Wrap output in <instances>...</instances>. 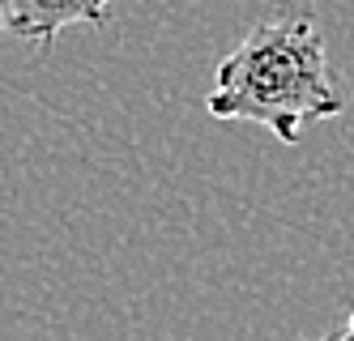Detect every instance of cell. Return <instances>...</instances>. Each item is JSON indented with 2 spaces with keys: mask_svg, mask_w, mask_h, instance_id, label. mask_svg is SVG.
Instances as JSON below:
<instances>
[{
  "mask_svg": "<svg viewBox=\"0 0 354 341\" xmlns=\"http://www.w3.org/2000/svg\"><path fill=\"white\" fill-rule=\"evenodd\" d=\"M205 111L214 120L261 124L286 145H295L312 120L342 116L346 98L328 73L320 26L308 13L257 21L231 56H222Z\"/></svg>",
  "mask_w": 354,
  "mask_h": 341,
  "instance_id": "1",
  "label": "cell"
},
{
  "mask_svg": "<svg viewBox=\"0 0 354 341\" xmlns=\"http://www.w3.org/2000/svg\"><path fill=\"white\" fill-rule=\"evenodd\" d=\"M0 9H5V30L13 39H30L47 51L64 26H98L103 30L111 17V0H9Z\"/></svg>",
  "mask_w": 354,
  "mask_h": 341,
  "instance_id": "2",
  "label": "cell"
},
{
  "mask_svg": "<svg viewBox=\"0 0 354 341\" xmlns=\"http://www.w3.org/2000/svg\"><path fill=\"white\" fill-rule=\"evenodd\" d=\"M328 341H354V316H350L337 333H328Z\"/></svg>",
  "mask_w": 354,
  "mask_h": 341,
  "instance_id": "3",
  "label": "cell"
},
{
  "mask_svg": "<svg viewBox=\"0 0 354 341\" xmlns=\"http://www.w3.org/2000/svg\"><path fill=\"white\" fill-rule=\"evenodd\" d=\"M0 35H5V9H0Z\"/></svg>",
  "mask_w": 354,
  "mask_h": 341,
  "instance_id": "4",
  "label": "cell"
},
{
  "mask_svg": "<svg viewBox=\"0 0 354 341\" xmlns=\"http://www.w3.org/2000/svg\"><path fill=\"white\" fill-rule=\"evenodd\" d=\"M320 341H328V337H320Z\"/></svg>",
  "mask_w": 354,
  "mask_h": 341,
  "instance_id": "5",
  "label": "cell"
}]
</instances>
